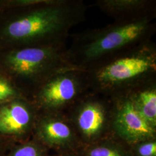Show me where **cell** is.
<instances>
[{
  "label": "cell",
  "mask_w": 156,
  "mask_h": 156,
  "mask_svg": "<svg viewBox=\"0 0 156 156\" xmlns=\"http://www.w3.org/2000/svg\"><path fill=\"white\" fill-rule=\"evenodd\" d=\"M82 0H46L0 11V52L67 45L71 30L86 20Z\"/></svg>",
  "instance_id": "cell-1"
},
{
  "label": "cell",
  "mask_w": 156,
  "mask_h": 156,
  "mask_svg": "<svg viewBox=\"0 0 156 156\" xmlns=\"http://www.w3.org/2000/svg\"><path fill=\"white\" fill-rule=\"evenodd\" d=\"M155 18L147 17L129 23L114 22L102 28L70 35L67 46L70 62L86 70L96 64L151 40L156 31Z\"/></svg>",
  "instance_id": "cell-2"
},
{
  "label": "cell",
  "mask_w": 156,
  "mask_h": 156,
  "mask_svg": "<svg viewBox=\"0 0 156 156\" xmlns=\"http://www.w3.org/2000/svg\"><path fill=\"white\" fill-rule=\"evenodd\" d=\"M91 91L112 97L156 79V45L149 41L85 70Z\"/></svg>",
  "instance_id": "cell-3"
},
{
  "label": "cell",
  "mask_w": 156,
  "mask_h": 156,
  "mask_svg": "<svg viewBox=\"0 0 156 156\" xmlns=\"http://www.w3.org/2000/svg\"><path fill=\"white\" fill-rule=\"evenodd\" d=\"M74 67L69 58L67 45L0 52V74L11 80L27 97L52 75Z\"/></svg>",
  "instance_id": "cell-4"
},
{
  "label": "cell",
  "mask_w": 156,
  "mask_h": 156,
  "mask_svg": "<svg viewBox=\"0 0 156 156\" xmlns=\"http://www.w3.org/2000/svg\"><path fill=\"white\" fill-rule=\"evenodd\" d=\"M90 91L86 71L74 67L56 73L28 96L39 112H66Z\"/></svg>",
  "instance_id": "cell-5"
},
{
  "label": "cell",
  "mask_w": 156,
  "mask_h": 156,
  "mask_svg": "<svg viewBox=\"0 0 156 156\" xmlns=\"http://www.w3.org/2000/svg\"><path fill=\"white\" fill-rule=\"evenodd\" d=\"M111 97L90 91L67 112L81 146L111 135Z\"/></svg>",
  "instance_id": "cell-6"
},
{
  "label": "cell",
  "mask_w": 156,
  "mask_h": 156,
  "mask_svg": "<svg viewBox=\"0 0 156 156\" xmlns=\"http://www.w3.org/2000/svg\"><path fill=\"white\" fill-rule=\"evenodd\" d=\"M32 138L55 153L78 151L81 147L66 112H39Z\"/></svg>",
  "instance_id": "cell-7"
},
{
  "label": "cell",
  "mask_w": 156,
  "mask_h": 156,
  "mask_svg": "<svg viewBox=\"0 0 156 156\" xmlns=\"http://www.w3.org/2000/svg\"><path fill=\"white\" fill-rule=\"evenodd\" d=\"M111 98V130L113 136L129 146L156 138V128L151 126L138 114L127 93Z\"/></svg>",
  "instance_id": "cell-8"
},
{
  "label": "cell",
  "mask_w": 156,
  "mask_h": 156,
  "mask_svg": "<svg viewBox=\"0 0 156 156\" xmlns=\"http://www.w3.org/2000/svg\"><path fill=\"white\" fill-rule=\"evenodd\" d=\"M39 111L28 97H18L0 104V136L11 144L30 140Z\"/></svg>",
  "instance_id": "cell-9"
},
{
  "label": "cell",
  "mask_w": 156,
  "mask_h": 156,
  "mask_svg": "<svg viewBox=\"0 0 156 156\" xmlns=\"http://www.w3.org/2000/svg\"><path fill=\"white\" fill-rule=\"evenodd\" d=\"M94 5L113 18L114 22H133L147 17L156 18V1L154 0H97Z\"/></svg>",
  "instance_id": "cell-10"
},
{
  "label": "cell",
  "mask_w": 156,
  "mask_h": 156,
  "mask_svg": "<svg viewBox=\"0 0 156 156\" xmlns=\"http://www.w3.org/2000/svg\"><path fill=\"white\" fill-rule=\"evenodd\" d=\"M135 110L156 129V79L142 84L127 93Z\"/></svg>",
  "instance_id": "cell-11"
},
{
  "label": "cell",
  "mask_w": 156,
  "mask_h": 156,
  "mask_svg": "<svg viewBox=\"0 0 156 156\" xmlns=\"http://www.w3.org/2000/svg\"><path fill=\"white\" fill-rule=\"evenodd\" d=\"M78 151L80 156H132L130 146L112 135L81 146Z\"/></svg>",
  "instance_id": "cell-12"
},
{
  "label": "cell",
  "mask_w": 156,
  "mask_h": 156,
  "mask_svg": "<svg viewBox=\"0 0 156 156\" xmlns=\"http://www.w3.org/2000/svg\"><path fill=\"white\" fill-rule=\"evenodd\" d=\"M49 151L31 137L27 140L12 145L2 156H49Z\"/></svg>",
  "instance_id": "cell-13"
},
{
  "label": "cell",
  "mask_w": 156,
  "mask_h": 156,
  "mask_svg": "<svg viewBox=\"0 0 156 156\" xmlns=\"http://www.w3.org/2000/svg\"><path fill=\"white\" fill-rule=\"evenodd\" d=\"M23 96L26 95L11 80L0 74V104Z\"/></svg>",
  "instance_id": "cell-14"
},
{
  "label": "cell",
  "mask_w": 156,
  "mask_h": 156,
  "mask_svg": "<svg viewBox=\"0 0 156 156\" xmlns=\"http://www.w3.org/2000/svg\"><path fill=\"white\" fill-rule=\"evenodd\" d=\"M129 146L132 156H156V138L140 141Z\"/></svg>",
  "instance_id": "cell-15"
},
{
  "label": "cell",
  "mask_w": 156,
  "mask_h": 156,
  "mask_svg": "<svg viewBox=\"0 0 156 156\" xmlns=\"http://www.w3.org/2000/svg\"><path fill=\"white\" fill-rule=\"evenodd\" d=\"M13 144H11L6 140L0 136V156H2L6 151Z\"/></svg>",
  "instance_id": "cell-16"
},
{
  "label": "cell",
  "mask_w": 156,
  "mask_h": 156,
  "mask_svg": "<svg viewBox=\"0 0 156 156\" xmlns=\"http://www.w3.org/2000/svg\"><path fill=\"white\" fill-rule=\"evenodd\" d=\"M49 156H80L78 151H69L64 152H57L53 154H50Z\"/></svg>",
  "instance_id": "cell-17"
}]
</instances>
